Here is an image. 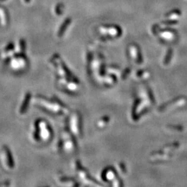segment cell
I'll use <instances>...</instances> for the list:
<instances>
[{
	"label": "cell",
	"mask_w": 187,
	"mask_h": 187,
	"mask_svg": "<svg viewBox=\"0 0 187 187\" xmlns=\"http://www.w3.org/2000/svg\"><path fill=\"white\" fill-rule=\"evenodd\" d=\"M9 67L14 71H23L28 67V62L27 57L24 53H18L13 54L11 57L6 59Z\"/></svg>",
	"instance_id": "1"
},
{
	"label": "cell",
	"mask_w": 187,
	"mask_h": 187,
	"mask_svg": "<svg viewBox=\"0 0 187 187\" xmlns=\"http://www.w3.org/2000/svg\"><path fill=\"white\" fill-rule=\"evenodd\" d=\"M33 138L38 141L42 139L43 141H48L51 137V131L49 130L48 124L44 121H38L35 124Z\"/></svg>",
	"instance_id": "2"
},
{
	"label": "cell",
	"mask_w": 187,
	"mask_h": 187,
	"mask_svg": "<svg viewBox=\"0 0 187 187\" xmlns=\"http://www.w3.org/2000/svg\"><path fill=\"white\" fill-rule=\"evenodd\" d=\"M2 158H4V159H2L4 164L8 169L12 170L15 168V162L13 160L11 151L7 146H4L3 148Z\"/></svg>",
	"instance_id": "3"
},
{
	"label": "cell",
	"mask_w": 187,
	"mask_h": 187,
	"mask_svg": "<svg viewBox=\"0 0 187 187\" xmlns=\"http://www.w3.org/2000/svg\"><path fill=\"white\" fill-rule=\"evenodd\" d=\"M100 33L104 34H108L112 37H118L121 36V28L116 26H102L100 28Z\"/></svg>",
	"instance_id": "4"
},
{
	"label": "cell",
	"mask_w": 187,
	"mask_h": 187,
	"mask_svg": "<svg viewBox=\"0 0 187 187\" xmlns=\"http://www.w3.org/2000/svg\"><path fill=\"white\" fill-rule=\"evenodd\" d=\"M14 50H15L14 44L13 42H10L4 48V50L1 53V55L4 59L9 58V57H11L14 54Z\"/></svg>",
	"instance_id": "5"
},
{
	"label": "cell",
	"mask_w": 187,
	"mask_h": 187,
	"mask_svg": "<svg viewBox=\"0 0 187 187\" xmlns=\"http://www.w3.org/2000/svg\"><path fill=\"white\" fill-rule=\"evenodd\" d=\"M31 94L29 93V92H28V93L26 94V96H24V99L23 100V102H22V106L21 107H20V110H19V112L21 114H24V113L26 112V110H27L28 107V103H29V101L31 100Z\"/></svg>",
	"instance_id": "6"
},
{
	"label": "cell",
	"mask_w": 187,
	"mask_h": 187,
	"mask_svg": "<svg viewBox=\"0 0 187 187\" xmlns=\"http://www.w3.org/2000/svg\"><path fill=\"white\" fill-rule=\"evenodd\" d=\"M71 18H67V19L65 20V22H63V24H62L60 26V28L58 33H57V35H58L59 36H61L64 33L65 31L67 29V26L71 24Z\"/></svg>",
	"instance_id": "7"
},
{
	"label": "cell",
	"mask_w": 187,
	"mask_h": 187,
	"mask_svg": "<svg viewBox=\"0 0 187 187\" xmlns=\"http://www.w3.org/2000/svg\"><path fill=\"white\" fill-rule=\"evenodd\" d=\"M160 35H161L162 38L166 39V40H171L173 38L174 33L170 31H164L161 32Z\"/></svg>",
	"instance_id": "8"
},
{
	"label": "cell",
	"mask_w": 187,
	"mask_h": 187,
	"mask_svg": "<svg viewBox=\"0 0 187 187\" xmlns=\"http://www.w3.org/2000/svg\"><path fill=\"white\" fill-rule=\"evenodd\" d=\"M181 15V11H179V10H173V11L169 12V13L166 14V17H168L170 19H174V18H176L179 17Z\"/></svg>",
	"instance_id": "9"
},
{
	"label": "cell",
	"mask_w": 187,
	"mask_h": 187,
	"mask_svg": "<svg viewBox=\"0 0 187 187\" xmlns=\"http://www.w3.org/2000/svg\"><path fill=\"white\" fill-rule=\"evenodd\" d=\"M64 5L62 3H59L56 5V7L55 8V12L57 15H60L63 12V9H64Z\"/></svg>",
	"instance_id": "10"
},
{
	"label": "cell",
	"mask_w": 187,
	"mask_h": 187,
	"mask_svg": "<svg viewBox=\"0 0 187 187\" xmlns=\"http://www.w3.org/2000/svg\"><path fill=\"white\" fill-rule=\"evenodd\" d=\"M20 53H24L26 51V42L23 39L20 40Z\"/></svg>",
	"instance_id": "11"
},
{
	"label": "cell",
	"mask_w": 187,
	"mask_h": 187,
	"mask_svg": "<svg viewBox=\"0 0 187 187\" xmlns=\"http://www.w3.org/2000/svg\"><path fill=\"white\" fill-rule=\"evenodd\" d=\"M178 23L176 20H168V21H164L162 22V24H165V25H172V24H175Z\"/></svg>",
	"instance_id": "12"
},
{
	"label": "cell",
	"mask_w": 187,
	"mask_h": 187,
	"mask_svg": "<svg viewBox=\"0 0 187 187\" xmlns=\"http://www.w3.org/2000/svg\"><path fill=\"white\" fill-rule=\"evenodd\" d=\"M9 184H10L9 182H8V181H7V182H4V183H1V184H0V186H9Z\"/></svg>",
	"instance_id": "13"
},
{
	"label": "cell",
	"mask_w": 187,
	"mask_h": 187,
	"mask_svg": "<svg viewBox=\"0 0 187 187\" xmlns=\"http://www.w3.org/2000/svg\"><path fill=\"white\" fill-rule=\"evenodd\" d=\"M24 1H25L26 3H28V2H29V1H31V0H24Z\"/></svg>",
	"instance_id": "14"
},
{
	"label": "cell",
	"mask_w": 187,
	"mask_h": 187,
	"mask_svg": "<svg viewBox=\"0 0 187 187\" xmlns=\"http://www.w3.org/2000/svg\"><path fill=\"white\" fill-rule=\"evenodd\" d=\"M0 1H5V0H0Z\"/></svg>",
	"instance_id": "15"
}]
</instances>
